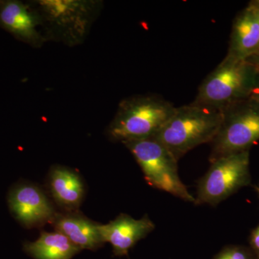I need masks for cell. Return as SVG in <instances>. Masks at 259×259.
I'll list each match as a JSON object with an SVG mask.
<instances>
[{"label": "cell", "instance_id": "1", "mask_svg": "<svg viewBox=\"0 0 259 259\" xmlns=\"http://www.w3.org/2000/svg\"><path fill=\"white\" fill-rule=\"evenodd\" d=\"M222 110L192 102L176 107L175 113L153 137L177 160L200 145L211 143L222 123Z\"/></svg>", "mask_w": 259, "mask_h": 259}, {"label": "cell", "instance_id": "2", "mask_svg": "<svg viewBox=\"0 0 259 259\" xmlns=\"http://www.w3.org/2000/svg\"><path fill=\"white\" fill-rule=\"evenodd\" d=\"M176 107L157 95H138L120 102L108 136L126 141L153 137L171 118Z\"/></svg>", "mask_w": 259, "mask_h": 259}, {"label": "cell", "instance_id": "3", "mask_svg": "<svg viewBox=\"0 0 259 259\" xmlns=\"http://www.w3.org/2000/svg\"><path fill=\"white\" fill-rule=\"evenodd\" d=\"M259 72L246 61L226 56L204 79L194 102L223 110L249 98Z\"/></svg>", "mask_w": 259, "mask_h": 259}, {"label": "cell", "instance_id": "4", "mask_svg": "<svg viewBox=\"0 0 259 259\" xmlns=\"http://www.w3.org/2000/svg\"><path fill=\"white\" fill-rule=\"evenodd\" d=\"M134 156L151 187L187 201L195 198L182 183L178 174V160L155 137L122 143Z\"/></svg>", "mask_w": 259, "mask_h": 259}, {"label": "cell", "instance_id": "5", "mask_svg": "<svg viewBox=\"0 0 259 259\" xmlns=\"http://www.w3.org/2000/svg\"><path fill=\"white\" fill-rule=\"evenodd\" d=\"M222 123L212 144L209 161L249 151L259 141V103L250 99L223 109Z\"/></svg>", "mask_w": 259, "mask_h": 259}, {"label": "cell", "instance_id": "6", "mask_svg": "<svg viewBox=\"0 0 259 259\" xmlns=\"http://www.w3.org/2000/svg\"><path fill=\"white\" fill-rule=\"evenodd\" d=\"M249 151L228 155L211 162L198 183L194 204L214 206L250 185Z\"/></svg>", "mask_w": 259, "mask_h": 259}, {"label": "cell", "instance_id": "7", "mask_svg": "<svg viewBox=\"0 0 259 259\" xmlns=\"http://www.w3.org/2000/svg\"><path fill=\"white\" fill-rule=\"evenodd\" d=\"M9 203L17 219L27 227L53 223L57 215L47 196L33 185L17 187L10 194Z\"/></svg>", "mask_w": 259, "mask_h": 259}, {"label": "cell", "instance_id": "8", "mask_svg": "<svg viewBox=\"0 0 259 259\" xmlns=\"http://www.w3.org/2000/svg\"><path fill=\"white\" fill-rule=\"evenodd\" d=\"M154 229V223L148 216L136 220L126 214H120L107 224L99 226L102 239L111 244L116 256L127 255L138 242Z\"/></svg>", "mask_w": 259, "mask_h": 259}, {"label": "cell", "instance_id": "9", "mask_svg": "<svg viewBox=\"0 0 259 259\" xmlns=\"http://www.w3.org/2000/svg\"><path fill=\"white\" fill-rule=\"evenodd\" d=\"M40 18L36 12L17 0L0 1V27L21 41L38 45L42 40L37 27Z\"/></svg>", "mask_w": 259, "mask_h": 259}, {"label": "cell", "instance_id": "10", "mask_svg": "<svg viewBox=\"0 0 259 259\" xmlns=\"http://www.w3.org/2000/svg\"><path fill=\"white\" fill-rule=\"evenodd\" d=\"M259 48V13L253 5L237 15L233 21L228 57L245 61Z\"/></svg>", "mask_w": 259, "mask_h": 259}, {"label": "cell", "instance_id": "11", "mask_svg": "<svg viewBox=\"0 0 259 259\" xmlns=\"http://www.w3.org/2000/svg\"><path fill=\"white\" fill-rule=\"evenodd\" d=\"M56 231L62 233L81 250H95L105 243L100 234V224L77 212L57 214L53 221Z\"/></svg>", "mask_w": 259, "mask_h": 259}, {"label": "cell", "instance_id": "12", "mask_svg": "<svg viewBox=\"0 0 259 259\" xmlns=\"http://www.w3.org/2000/svg\"><path fill=\"white\" fill-rule=\"evenodd\" d=\"M49 189L56 203L74 212L79 208L84 195V187L79 175L69 168L54 166L49 177Z\"/></svg>", "mask_w": 259, "mask_h": 259}, {"label": "cell", "instance_id": "13", "mask_svg": "<svg viewBox=\"0 0 259 259\" xmlns=\"http://www.w3.org/2000/svg\"><path fill=\"white\" fill-rule=\"evenodd\" d=\"M25 250L33 259H71L81 250L59 232L42 231L36 241L25 245Z\"/></svg>", "mask_w": 259, "mask_h": 259}, {"label": "cell", "instance_id": "14", "mask_svg": "<svg viewBox=\"0 0 259 259\" xmlns=\"http://www.w3.org/2000/svg\"><path fill=\"white\" fill-rule=\"evenodd\" d=\"M213 259H255V255L250 248L231 245L223 248Z\"/></svg>", "mask_w": 259, "mask_h": 259}, {"label": "cell", "instance_id": "15", "mask_svg": "<svg viewBox=\"0 0 259 259\" xmlns=\"http://www.w3.org/2000/svg\"><path fill=\"white\" fill-rule=\"evenodd\" d=\"M250 248L255 255H259V226L252 231L249 238Z\"/></svg>", "mask_w": 259, "mask_h": 259}, {"label": "cell", "instance_id": "16", "mask_svg": "<svg viewBox=\"0 0 259 259\" xmlns=\"http://www.w3.org/2000/svg\"><path fill=\"white\" fill-rule=\"evenodd\" d=\"M250 100L259 103V74L249 96Z\"/></svg>", "mask_w": 259, "mask_h": 259}, {"label": "cell", "instance_id": "17", "mask_svg": "<svg viewBox=\"0 0 259 259\" xmlns=\"http://www.w3.org/2000/svg\"><path fill=\"white\" fill-rule=\"evenodd\" d=\"M247 62L249 63L252 66H254L255 69L259 72V48L258 50L255 51V53L251 56H250L247 60Z\"/></svg>", "mask_w": 259, "mask_h": 259}, {"label": "cell", "instance_id": "18", "mask_svg": "<svg viewBox=\"0 0 259 259\" xmlns=\"http://www.w3.org/2000/svg\"><path fill=\"white\" fill-rule=\"evenodd\" d=\"M249 3L254 7L255 9L259 13V0H253V1L250 2Z\"/></svg>", "mask_w": 259, "mask_h": 259}, {"label": "cell", "instance_id": "19", "mask_svg": "<svg viewBox=\"0 0 259 259\" xmlns=\"http://www.w3.org/2000/svg\"><path fill=\"white\" fill-rule=\"evenodd\" d=\"M255 190H256L257 192H258V193L259 194V187H255Z\"/></svg>", "mask_w": 259, "mask_h": 259}, {"label": "cell", "instance_id": "20", "mask_svg": "<svg viewBox=\"0 0 259 259\" xmlns=\"http://www.w3.org/2000/svg\"><path fill=\"white\" fill-rule=\"evenodd\" d=\"M255 259H259V255H258V256H255Z\"/></svg>", "mask_w": 259, "mask_h": 259}]
</instances>
